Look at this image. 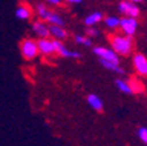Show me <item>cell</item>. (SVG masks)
I'll return each mask as SVG.
<instances>
[{
    "instance_id": "1",
    "label": "cell",
    "mask_w": 147,
    "mask_h": 146,
    "mask_svg": "<svg viewBox=\"0 0 147 146\" xmlns=\"http://www.w3.org/2000/svg\"><path fill=\"white\" fill-rule=\"evenodd\" d=\"M110 45L114 53L119 55H129L133 50V38L131 36H112Z\"/></svg>"
},
{
    "instance_id": "2",
    "label": "cell",
    "mask_w": 147,
    "mask_h": 146,
    "mask_svg": "<svg viewBox=\"0 0 147 146\" xmlns=\"http://www.w3.org/2000/svg\"><path fill=\"white\" fill-rule=\"evenodd\" d=\"M20 50H21V55L24 57V59H34L38 54V48H37V42L34 40L26 38L20 43Z\"/></svg>"
},
{
    "instance_id": "3",
    "label": "cell",
    "mask_w": 147,
    "mask_h": 146,
    "mask_svg": "<svg viewBox=\"0 0 147 146\" xmlns=\"http://www.w3.org/2000/svg\"><path fill=\"white\" fill-rule=\"evenodd\" d=\"M119 28L123 31V33L126 36H131L137 32L138 29V22L135 20V17H131V16H126L123 18H119Z\"/></svg>"
},
{
    "instance_id": "4",
    "label": "cell",
    "mask_w": 147,
    "mask_h": 146,
    "mask_svg": "<svg viewBox=\"0 0 147 146\" xmlns=\"http://www.w3.org/2000/svg\"><path fill=\"white\" fill-rule=\"evenodd\" d=\"M93 53H95L100 59H105V61H109V62H113V63H116V65H119L117 53H114L113 50H110V49L97 46V48H93Z\"/></svg>"
},
{
    "instance_id": "5",
    "label": "cell",
    "mask_w": 147,
    "mask_h": 146,
    "mask_svg": "<svg viewBox=\"0 0 147 146\" xmlns=\"http://www.w3.org/2000/svg\"><path fill=\"white\" fill-rule=\"evenodd\" d=\"M118 9L119 12L123 13L125 16H131V17H138L141 11H139V7L135 3H131L129 0H123L121 1L118 5Z\"/></svg>"
},
{
    "instance_id": "6",
    "label": "cell",
    "mask_w": 147,
    "mask_h": 146,
    "mask_svg": "<svg viewBox=\"0 0 147 146\" xmlns=\"http://www.w3.org/2000/svg\"><path fill=\"white\" fill-rule=\"evenodd\" d=\"M53 45H54L55 53H58V54L62 55V57H66V58H80L82 57L80 53L68 50V49L66 48V45H63V43L61 42V40H57V38H55V40L53 41Z\"/></svg>"
},
{
    "instance_id": "7",
    "label": "cell",
    "mask_w": 147,
    "mask_h": 146,
    "mask_svg": "<svg viewBox=\"0 0 147 146\" xmlns=\"http://www.w3.org/2000/svg\"><path fill=\"white\" fill-rule=\"evenodd\" d=\"M133 63L137 73L141 76H146L147 75V59L143 54H137L133 58Z\"/></svg>"
},
{
    "instance_id": "8",
    "label": "cell",
    "mask_w": 147,
    "mask_h": 146,
    "mask_svg": "<svg viewBox=\"0 0 147 146\" xmlns=\"http://www.w3.org/2000/svg\"><path fill=\"white\" fill-rule=\"evenodd\" d=\"M37 48H38V52H41L45 55H50L53 53H55L53 41L47 40V38H40V40L37 41Z\"/></svg>"
},
{
    "instance_id": "9",
    "label": "cell",
    "mask_w": 147,
    "mask_h": 146,
    "mask_svg": "<svg viewBox=\"0 0 147 146\" xmlns=\"http://www.w3.org/2000/svg\"><path fill=\"white\" fill-rule=\"evenodd\" d=\"M33 32L40 37V38H47L50 36L49 33V28L46 26L42 21H36L33 24Z\"/></svg>"
},
{
    "instance_id": "10",
    "label": "cell",
    "mask_w": 147,
    "mask_h": 146,
    "mask_svg": "<svg viewBox=\"0 0 147 146\" xmlns=\"http://www.w3.org/2000/svg\"><path fill=\"white\" fill-rule=\"evenodd\" d=\"M49 28V33H50V36H53V37H55L57 40H64L66 37L68 36L67 34V32L63 29V26H59V25H54V24H51L50 26H47Z\"/></svg>"
},
{
    "instance_id": "11",
    "label": "cell",
    "mask_w": 147,
    "mask_h": 146,
    "mask_svg": "<svg viewBox=\"0 0 147 146\" xmlns=\"http://www.w3.org/2000/svg\"><path fill=\"white\" fill-rule=\"evenodd\" d=\"M87 101H88V104L95 111H98V112L102 111V101H101V99L97 95H93V94L88 95V96H87Z\"/></svg>"
},
{
    "instance_id": "12",
    "label": "cell",
    "mask_w": 147,
    "mask_h": 146,
    "mask_svg": "<svg viewBox=\"0 0 147 146\" xmlns=\"http://www.w3.org/2000/svg\"><path fill=\"white\" fill-rule=\"evenodd\" d=\"M102 18L104 17H102V13L101 12H93V13H91L89 16H87V17L84 18V24H86L87 26H92V25L100 22Z\"/></svg>"
},
{
    "instance_id": "13",
    "label": "cell",
    "mask_w": 147,
    "mask_h": 146,
    "mask_svg": "<svg viewBox=\"0 0 147 146\" xmlns=\"http://www.w3.org/2000/svg\"><path fill=\"white\" fill-rule=\"evenodd\" d=\"M32 15V9L28 5H20L16 9V17L20 20H28Z\"/></svg>"
},
{
    "instance_id": "14",
    "label": "cell",
    "mask_w": 147,
    "mask_h": 146,
    "mask_svg": "<svg viewBox=\"0 0 147 146\" xmlns=\"http://www.w3.org/2000/svg\"><path fill=\"white\" fill-rule=\"evenodd\" d=\"M100 63L102 65L105 69L114 71V73L119 74V75H123V74H125L123 69H121V67H119V65H116V63H113V62H109V61H105V59H100Z\"/></svg>"
},
{
    "instance_id": "15",
    "label": "cell",
    "mask_w": 147,
    "mask_h": 146,
    "mask_svg": "<svg viewBox=\"0 0 147 146\" xmlns=\"http://www.w3.org/2000/svg\"><path fill=\"white\" fill-rule=\"evenodd\" d=\"M46 21H49L50 24H54V25H59V26H63L64 25V20L59 15H57V13H54V12L49 13V16H47V18H46Z\"/></svg>"
},
{
    "instance_id": "16",
    "label": "cell",
    "mask_w": 147,
    "mask_h": 146,
    "mask_svg": "<svg viewBox=\"0 0 147 146\" xmlns=\"http://www.w3.org/2000/svg\"><path fill=\"white\" fill-rule=\"evenodd\" d=\"M36 13L38 15V17H40L41 20H46L50 13V11L47 9V7H46L45 4H38V5L36 7Z\"/></svg>"
},
{
    "instance_id": "17",
    "label": "cell",
    "mask_w": 147,
    "mask_h": 146,
    "mask_svg": "<svg viewBox=\"0 0 147 146\" xmlns=\"http://www.w3.org/2000/svg\"><path fill=\"white\" fill-rule=\"evenodd\" d=\"M129 86H130V88H131V94H141V92H143V90H144L143 84L137 79H131L129 82Z\"/></svg>"
},
{
    "instance_id": "18",
    "label": "cell",
    "mask_w": 147,
    "mask_h": 146,
    "mask_svg": "<svg viewBox=\"0 0 147 146\" xmlns=\"http://www.w3.org/2000/svg\"><path fill=\"white\" fill-rule=\"evenodd\" d=\"M105 24H107L108 28H112V29H116V28L119 26V18L116 17V16H108V17L104 18Z\"/></svg>"
},
{
    "instance_id": "19",
    "label": "cell",
    "mask_w": 147,
    "mask_h": 146,
    "mask_svg": "<svg viewBox=\"0 0 147 146\" xmlns=\"http://www.w3.org/2000/svg\"><path fill=\"white\" fill-rule=\"evenodd\" d=\"M116 86L118 87L119 91H122L123 94H131V88H130V86H129L127 82L122 79H117L116 80Z\"/></svg>"
},
{
    "instance_id": "20",
    "label": "cell",
    "mask_w": 147,
    "mask_h": 146,
    "mask_svg": "<svg viewBox=\"0 0 147 146\" xmlns=\"http://www.w3.org/2000/svg\"><path fill=\"white\" fill-rule=\"evenodd\" d=\"M138 138L143 143L147 142V129L144 128V126H141V128L138 129Z\"/></svg>"
},
{
    "instance_id": "21",
    "label": "cell",
    "mask_w": 147,
    "mask_h": 146,
    "mask_svg": "<svg viewBox=\"0 0 147 146\" xmlns=\"http://www.w3.org/2000/svg\"><path fill=\"white\" fill-rule=\"evenodd\" d=\"M75 41H76L78 43L84 45V46H91L92 45V41L89 40V38H87V37H83V36H76L75 37Z\"/></svg>"
},
{
    "instance_id": "22",
    "label": "cell",
    "mask_w": 147,
    "mask_h": 146,
    "mask_svg": "<svg viewBox=\"0 0 147 146\" xmlns=\"http://www.w3.org/2000/svg\"><path fill=\"white\" fill-rule=\"evenodd\" d=\"M87 34L91 36V37H96V36H98V31L96 29V28H93V25H92V26L87 28Z\"/></svg>"
},
{
    "instance_id": "23",
    "label": "cell",
    "mask_w": 147,
    "mask_h": 146,
    "mask_svg": "<svg viewBox=\"0 0 147 146\" xmlns=\"http://www.w3.org/2000/svg\"><path fill=\"white\" fill-rule=\"evenodd\" d=\"M46 1L53 4V5H59V4H61V0H46Z\"/></svg>"
},
{
    "instance_id": "24",
    "label": "cell",
    "mask_w": 147,
    "mask_h": 146,
    "mask_svg": "<svg viewBox=\"0 0 147 146\" xmlns=\"http://www.w3.org/2000/svg\"><path fill=\"white\" fill-rule=\"evenodd\" d=\"M67 3H72V4H79L82 3V0H66Z\"/></svg>"
},
{
    "instance_id": "25",
    "label": "cell",
    "mask_w": 147,
    "mask_h": 146,
    "mask_svg": "<svg viewBox=\"0 0 147 146\" xmlns=\"http://www.w3.org/2000/svg\"><path fill=\"white\" fill-rule=\"evenodd\" d=\"M129 1H131V3H142L143 0H129Z\"/></svg>"
}]
</instances>
